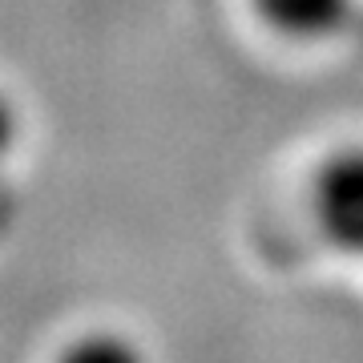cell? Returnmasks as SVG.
Wrapping results in <instances>:
<instances>
[{
    "mask_svg": "<svg viewBox=\"0 0 363 363\" xmlns=\"http://www.w3.org/2000/svg\"><path fill=\"white\" fill-rule=\"evenodd\" d=\"M307 206L327 247L363 262V142H343L319 157Z\"/></svg>",
    "mask_w": 363,
    "mask_h": 363,
    "instance_id": "cell-1",
    "label": "cell"
},
{
    "mask_svg": "<svg viewBox=\"0 0 363 363\" xmlns=\"http://www.w3.org/2000/svg\"><path fill=\"white\" fill-rule=\"evenodd\" d=\"M255 9L286 37H323L343 21L347 0H255Z\"/></svg>",
    "mask_w": 363,
    "mask_h": 363,
    "instance_id": "cell-2",
    "label": "cell"
},
{
    "mask_svg": "<svg viewBox=\"0 0 363 363\" xmlns=\"http://www.w3.org/2000/svg\"><path fill=\"white\" fill-rule=\"evenodd\" d=\"M65 359H81V363H97V359H109V363H130L138 359V347H130L125 339L109 335V331H93L85 335L81 343L65 351Z\"/></svg>",
    "mask_w": 363,
    "mask_h": 363,
    "instance_id": "cell-3",
    "label": "cell"
},
{
    "mask_svg": "<svg viewBox=\"0 0 363 363\" xmlns=\"http://www.w3.org/2000/svg\"><path fill=\"white\" fill-rule=\"evenodd\" d=\"M21 142H25V113H21L13 93L0 89V169L16 157Z\"/></svg>",
    "mask_w": 363,
    "mask_h": 363,
    "instance_id": "cell-4",
    "label": "cell"
}]
</instances>
